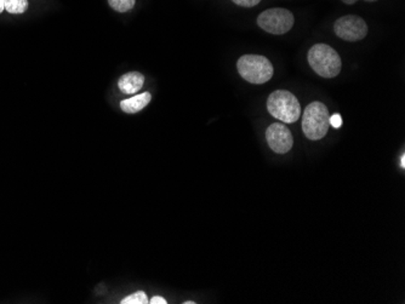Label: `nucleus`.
Instances as JSON below:
<instances>
[{"label": "nucleus", "mask_w": 405, "mask_h": 304, "mask_svg": "<svg viewBox=\"0 0 405 304\" xmlns=\"http://www.w3.org/2000/svg\"><path fill=\"white\" fill-rule=\"evenodd\" d=\"M343 3H345V4H347V5H352V4H355V3H356V1H358V0H342ZM364 1H369V3H374V1H377V0H364Z\"/></svg>", "instance_id": "dca6fc26"}, {"label": "nucleus", "mask_w": 405, "mask_h": 304, "mask_svg": "<svg viewBox=\"0 0 405 304\" xmlns=\"http://www.w3.org/2000/svg\"><path fill=\"white\" fill-rule=\"evenodd\" d=\"M185 304H195V302H192V300H187V302H183Z\"/></svg>", "instance_id": "6ab92c4d"}, {"label": "nucleus", "mask_w": 405, "mask_h": 304, "mask_svg": "<svg viewBox=\"0 0 405 304\" xmlns=\"http://www.w3.org/2000/svg\"><path fill=\"white\" fill-rule=\"evenodd\" d=\"M266 140L269 148L278 154H286L293 148V135L284 124H272L266 131Z\"/></svg>", "instance_id": "0eeeda50"}, {"label": "nucleus", "mask_w": 405, "mask_h": 304, "mask_svg": "<svg viewBox=\"0 0 405 304\" xmlns=\"http://www.w3.org/2000/svg\"><path fill=\"white\" fill-rule=\"evenodd\" d=\"M293 22L295 18L293 13L281 8L269 9L257 17L259 27L267 33L276 36L288 33L293 28Z\"/></svg>", "instance_id": "39448f33"}, {"label": "nucleus", "mask_w": 405, "mask_h": 304, "mask_svg": "<svg viewBox=\"0 0 405 304\" xmlns=\"http://www.w3.org/2000/svg\"><path fill=\"white\" fill-rule=\"evenodd\" d=\"M237 70L240 77L252 84H265L272 79V63L269 58L260 55H244L237 62Z\"/></svg>", "instance_id": "20e7f679"}, {"label": "nucleus", "mask_w": 405, "mask_h": 304, "mask_svg": "<svg viewBox=\"0 0 405 304\" xmlns=\"http://www.w3.org/2000/svg\"><path fill=\"white\" fill-rule=\"evenodd\" d=\"M329 123H330L333 128H341V125H342V118H341V115L340 114H334L331 116L330 119H329Z\"/></svg>", "instance_id": "4468645a"}, {"label": "nucleus", "mask_w": 405, "mask_h": 304, "mask_svg": "<svg viewBox=\"0 0 405 304\" xmlns=\"http://www.w3.org/2000/svg\"><path fill=\"white\" fill-rule=\"evenodd\" d=\"M149 303L151 304H166V300H164L163 297L156 296L152 298V300H149Z\"/></svg>", "instance_id": "2eb2a0df"}, {"label": "nucleus", "mask_w": 405, "mask_h": 304, "mask_svg": "<svg viewBox=\"0 0 405 304\" xmlns=\"http://www.w3.org/2000/svg\"><path fill=\"white\" fill-rule=\"evenodd\" d=\"M136 0H108V4L118 13H126L135 6Z\"/></svg>", "instance_id": "9b49d317"}, {"label": "nucleus", "mask_w": 405, "mask_h": 304, "mask_svg": "<svg viewBox=\"0 0 405 304\" xmlns=\"http://www.w3.org/2000/svg\"><path fill=\"white\" fill-rule=\"evenodd\" d=\"M267 109L273 118L286 124L298 121L301 115V106L298 99L290 91L286 90L272 92L267 99Z\"/></svg>", "instance_id": "7ed1b4c3"}, {"label": "nucleus", "mask_w": 405, "mask_h": 304, "mask_svg": "<svg viewBox=\"0 0 405 304\" xmlns=\"http://www.w3.org/2000/svg\"><path fill=\"white\" fill-rule=\"evenodd\" d=\"M330 115L324 103L315 101L307 106L302 115V130L310 141L322 140L327 135Z\"/></svg>", "instance_id": "f03ea898"}, {"label": "nucleus", "mask_w": 405, "mask_h": 304, "mask_svg": "<svg viewBox=\"0 0 405 304\" xmlns=\"http://www.w3.org/2000/svg\"><path fill=\"white\" fill-rule=\"evenodd\" d=\"M5 10V0H0V13Z\"/></svg>", "instance_id": "f3484780"}, {"label": "nucleus", "mask_w": 405, "mask_h": 304, "mask_svg": "<svg viewBox=\"0 0 405 304\" xmlns=\"http://www.w3.org/2000/svg\"><path fill=\"white\" fill-rule=\"evenodd\" d=\"M122 304H147L149 303L148 297L145 292H135L133 295L126 297L120 302Z\"/></svg>", "instance_id": "f8f14e48"}, {"label": "nucleus", "mask_w": 405, "mask_h": 304, "mask_svg": "<svg viewBox=\"0 0 405 304\" xmlns=\"http://www.w3.org/2000/svg\"><path fill=\"white\" fill-rule=\"evenodd\" d=\"M145 84V77L139 72H130L126 75H122L118 82L120 91L126 95H133L140 91Z\"/></svg>", "instance_id": "6e6552de"}, {"label": "nucleus", "mask_w": 405, "mask_h": 304, "mask_svg": "<svg viewBox=\"0 0 405 304\" xmlns=\"http://www.w3.org/2000/svg\"><path fill=\"white\" fill-rule=\"evenodd\" d=\"M28 9V0H5V10L10 13H23Z\"/></svg>", "instance_id": "9d476101"}, {"label": "nucleus", "mask_w": 405, "mask_h": 304, "mask_svg": "<svg viewBox=\"0 0 405 304\" xmlns=\"http://www.w3.org/2000/svg\"><path fill=\"white\" fill-rule=\"evenodd\" d=\"M401 168H403V169H404V168H405V156H404V154H403V156H401Z\"/></svg>", "instance_id": "a211bd4d"}, {"label": "nucleus", "mask_w": 405, "mask_h": 304, "mask_svg": "<svg viewBox=\"0 0 405 304\" xmlns=\"http://www.w3.org/2000/svg\"><path fill=\"white\" fill-rule=\"evenodd\" d=\"M151 99H152L151 94L149 92H144L141 95L134 96L131 99L122 101L120 102V108H122V111L128 113V114H135V113L142 111L144 108H146V106H148Z\"/></svg>", "instance_id": "1a4fd4ad"}, {"label": "nucleus", "mask_w": 405, "mask_h": 304, "mask_svg": "<svg viewBox=\"0 0 405 304\" xmlns=\"http://www.w3.org/2000/svg\"><path fill=\"white\" fill-rule=\"evenodd\" d=\"M310 68L322 78H335L340 75L342 62L339 54L327 44H315L308 51Z\"/></svg>", "instance_id": "f257e3e1"}, {"label": "nucleus", "mask_w": 405, "mask_h": 304, "mask_svg": "<svg viewBox=\"0 0 405 304\" xmlns=\"http://www.w3.org/2000/svg\"><path fill=\"white\" fill-rule=\"evenodd\" d=\"M335 34L340 39L346 41L362 40L368 34V25L360 16L347 15L340 17L334 25Z\"/></svg>", "instance_id": "423d86ee"}, {"label": "nucleus", "mask_w": 405, "mask_h": 304, "mask_svg": "<svg viewBox=\"0 0 405 304\" xmlns=\"http://www.w3.org/2000/svg\"><path fill=\"white\" fill-rule=\"evenodd\" d=\"M232 1L234 4L243 6V8H252V6H256L257 4H260V1H262V0H232Z\"/></svg>", "instance_id": "ddd939ff"}]
</instances>
